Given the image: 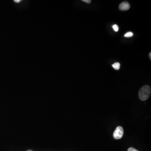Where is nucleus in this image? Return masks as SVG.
Segmentation results:
<instances>
[{"label": "nucleus", "instance_id": "obj_9", "mask_svg": "<svg viewBox=\"0 0 151 151\" xmlns=\"http://www.w3.org/2000/svg\"><path fill=\"white\" fill-rule=\"evenodd\" d=\"M20 1V0H15L14 2L16 3H19Z\"/></svg>", "mask_w": 151, "mask_h": 151}, {"label": "nucleus", "instance_id": "obj_7", "mask_svg": "<svg viewBox=\"0 0 151 151\" xmlns=\"http://www.w3.org/2000/svg\"><path fill=\"white\" fill-rule=\"evenodd\" d=\"M128 151H139L138 150H137L136 149H135L134 148L131 147L129 148L128 149Z\"/></svg>", "mask_w": 151, "mask_h": 151}, {"label": "nucleus", "instance_id": "obj_5", "mask_svg": "<svg viewBox=\"0 0 151 151\" xmlns=\"http://www.w3.org/2000/svg\"><path fill=\"white\" fill-rule=\"evenodd\" d=\"M133 33L131 32H128V33L125 34V35H124V37H131L133 36Z\"/></svg>", "mask_w": 151, "mask_h": 151}, {"label": "nucleus", "instance_id": "obj_11", "mask_svg": "<svg viewBox=\"0 0 151 151\" xmlns=\"http://www.w3.org/2000/svg\"><path fill=\"white\" fill-rule=\"evenodd\" d=\"M33 151V150H28V151Z\"/></svg>", "mask_w": 151, "mask_h": 151}, {"label": "nucleus", "instance_id": "obj_10", "mask_svg": "<svg viewBox=\"0 0 151 151\" xmlns=\"http://www.w3.org/2000/svg\"><path fill=\"white\" fill-rule=\"evenodd\" d=\"M149 57H150V59H151V53H150L149 54Z\"/></svg>", "mask_w": 151, "mask_h": 151}, {"label": "nucleus", "instance_id": "obj_1", "mask_svg": "<svg viewBox=\"0 0 151 151\" xmlns=\"http://www.w3.org/2000/svg\"><path fill=\"white\" fill-rule=\"evenodd\" d=\"M151 92V87L149 86H144L141 88L139 92V98L142 101L146 100L149 97Z\"/></svg>", "mask_w": 151, "mask_h": 151}, {"label": "nucleus", "instance_id": "obj_2", "mask_svg": "<svg viewBox=\"0 0 151 151\" xmlns=\"http://www.w3.org/2000/svg\"><path fill=\"white\" fill-rule=\"evenodd\" d=\"M124 129L120 126H117L113 133V137L116 139H120L124 135Z\"/></svg>", "mask_w": 151, "mask_h": 151}, {"label": "nucleus", "instance_id": "obj_4", "mask_svg": "<svg viewBox=\"0 0 151 151\" xmlns=\"http://www.w3.org/2000/svg\"><path fill=\"white\" fill-rule=\"evenodd\" d=\"M112 66L115 69L118 70L120 68V64L118 62L115 63L112 65Z\"/></svg>", "mask_w": 151, "mask_h": 151}, {"label": "nucleus", "instance_id": "obj_8", "mask_svg": "<svg viewBox=\"0 0 151 151\" xmlns=\"http://www.w3.org/2000/svg\"><path fill=\"white\" fill-rule=\"evenodd\" d=\"M82 1L86 3L87 4H90V3L91 2V0H82Z\"/></svg>", "mask_w": 151, "mask_h": 151}, {"label": "nucleus", "instance_id": "obj_6", "mask_svg": "<svg viewBox=\"0 0 151 151\" xmlns=\"http://www.w3.org/2000/svg\"><path fill=\"white\" fill-rule=\"evenodd\" d=\"M112 27H113V29H114V31L116 32H117L118 31V26L117 24H114V25H113Z\"/></svg>", "mask_w": 151, "mask_h": 151}, {"label": "nucleus", "instance_id": "obj_3", "mask_svg": "<svg viewBox=\"0 0 151 151\" xmlns=\"http://www.w3.org/2000/svg\"><path fill=\"white\" fill-rule=\"evenodd\" d=\"M130 6L128 2L124 1L120 4L119 8L121 11H127L129 9Z\"/></svg>", "mask_w": 151, "mask_h": 151}]
</instances>
